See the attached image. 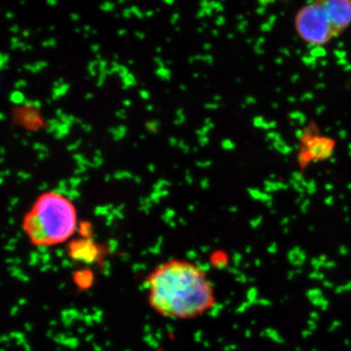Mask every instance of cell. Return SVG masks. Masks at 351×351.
Returning <instances> with one entry per match:
<instances>
[{
	"instance_id": "1",
	"label": "cell",
	"mask_w": 351,
	"mask_h": 351,
	"mask_svg": "<svg viewBox=\"0 0 351 351\" xmlns=\"http://www.w3.org/2000/svg\"><path fill=\"white\" fill-rule=\"evenodd\" d=\"M149 306L163 317L191 320L216 306L215 288L204 269L182 258L159 263L145 279Z\"/></svg>"
},
{
	"instance_id": "2",
	"label": "cell",
	"mask_w": 351,
	"mask_h": 351,
	"mask_svg": "<svg viewBox=\"0 0 351 351\" xmlns=\"http://www.w3.org/2000/svg\"><path fill=\"white\" fill-rule=\"evenodd\" d=\"M78 228L75 205L59 191H49L38 195L22 219L25 237L38 248L66 243Z\"/></svg>"
},
{
	"instance_id": "3",
	"label": "cell",
	"mask_w": 351,
	"mask_h": 351,
	"mask_svg": "<svg viewBox=\"0 0 351 351\" xmlns=\"http://www.w3.org/2000/svg\"><path fill=\"white\" fill-rule=\"evenodd\" d=\"M298 34L307 44L323 46L332 38V27L323 1L306 4L295 16Z\"/></svg>"
},
{
	"instance_id": "4",
	"label": "cell",
	"mask_w": 351,
	"mask_h": 351,
	"mask_svg": "<svg viewBox=\"0 0 351 351\" xmlns=\"http://www.w3.org/2000/svg\"><path fill=\"white\" fill-rule=\"evenodd\" d=\"M332 27V38L351 25L350 0H326L323 1Z\"/></svg>"
},
{
	"instance_id": "5",
	"label": "cell",
	"mask_w": 351,
	"mask_h": 351,
	"mask_svg": "<svg viewBox=\"0 0 351 351\" xmlns=\"http://www.w3.org/2000/svg\"><path fill=\"white\" fill-rule=\"evenodd\" d=\"M304 138V145H306V151L311 160L316 162V161L331 158L334 152V140L330 138L318 137V136Z\"/></svg>"
},
{
	"instance_id": "6",
	"label": "cell",
	"mask_w": 351,
	"mask_h": 351,
	"mask_svg": "<svg viewBox=\"0 0 351 351\" xmlns=\"http://www.w3.org/2000/svg\"><path fill=\"white\" fill-rule=\"evenodd\" d=\"M68 252L71 260L83 263L94 262L99 253L93 242L88 239L69 242Z\"/></svg>"
},
{
	"instance_id": "7",
	"label": "cell",
	"mask_w": 351,
	"mask_h": 351,
	"mask_svg": "<svg viewBox=\"0 0 351 351\" xmlns=\"http://www.w3.org/2000/svg\"><path fill=\"white\" fill-rule=\"evenodd\" d=\"M271 147L276 149L277 152H280L283 156H288V154H290L291 152H293V149H294L292 147L286 144L285 141H283L282 138L272 143Z\"/></svg>"
},
{
	"instance_id": "8",
	"label": "cell",
	"mask_w": 351,
	"mask_h": 351,
	"mask_svg": "<svg viewBox=\"0 0 351 351\" xmlns=\"http://www.w3.org/2000/svg\"><path fill=\"white\" fill-rule=\"evenodd\" d=\"M265 186L267 191H279V189H287L289 184H284L282 182H274L267 180L265 182Z\"/></svg>"
},
{
	"instance_id": "9",
	"label": "cell",
	"mask_w": 351,
	"mask_h": 351,
	"mask_svg": "<svg viewBox=\"0 0 351 351\" xmlns=\"http://www.w3.org/2000/svg\"><path fill=\"white\" fill-rule=\"evenodd\" d=\"M289 117L292 121L297 122L299 125H304L306 122V115L302 112H299V110H295V112H292L289 114Z\"/></svg>"
},
{
	"instance_id": "10",
	"label": "cell",
	"mask_w": 351,
	"mask_h": 351,
	"mask_svg": "<svg viewBox=\"0 0 351 351\" xmlns=\"http://www.w3.org/2000/svg\"><path fill=\"white\" fill-rule=\"evenodd\" d=\"M309 55L315 58V59H323L326 57L327 51L323 46H315L311 51H309Z\"/></svg>"
},
{
	"instance_id": "11",
	"label": "cell",
	"mask_w": 351,
	"mask_h": 351,
	"mask_svg": "<svg viewBox=\"0 0 351 351\" xmlns=\"http://www.w3.org/2000/svg\"><path fill=\"white\" fill-rule=\"evenodd\" d=\"M302 62L307 66H313V64H317V59L311 56V55H304L302 57Z\"/></svg>"
},
{
	"instance_id": "12",
	"label": "cell",
	"mask_w": 351,
	"mask_h": 351,
	"mask_svg": "<svg viewBox=\"0 0 351 351\" xmlns=\"http://www.w3.org/2000/svg\"><path fill=\"white\" fill-rule=\"evenodd\" d=\"M316 191V182L314 180H311L307 184L306 189V193H308L309 195H313Z\"/></svg>"
},
{
	"instance_id": "13",
	"label": "cell",
	"mask_w": 351,
	"mask_h": 351,
	"mask_svg": "<svg viewBox=\"0 0 351 351\" xmlns=\"http://www.w3.org/2000/svg\"><path fill=\"white\" fill-rule=\"evenodd\" d=\"M267 138L269 141H272V143H274L282 138H281L280 134L277 133V132H269V133H267Z\"/></svg>"
},
{
	"instance_id": "14",
	"label": "cell",
	"mask_w": 351,
	"mask_h": 351,
	"mask_svg": "<svg viewBox=\"0 0 351 351\" xmlns=\"http://www.w3.org/2000/svg\"><path fill=\"white\" fill-rule=\"evenodd\" d=\"M157 75L160 76L161 78H165V80H168L170 77V71L167 69H159L158 71H157Z\"/></svg>"
},
{
	"instance_id": "15",
	"label": "cell",
	"mask_w": 351,
	"mask_h": 351,
	"mask_svg": "<svg viewBox=\"0 0 351 351\" xmlns=\"http://www.w3.org/2000/svg\"><path fill=\"white\" fill-rule=\"evenodd\" d=\"M334 55L338 60L346 59L348 52H346V51L337 49L334 51Z\"/></svg>"
},
{
	"instance_id": "16",
	"label": "cell",
	"mask_w": 351,
	"mask_h": 351,
	"mask_svg": "<svg viewBox=\"0 0 351 351\" xmlns=\"http://www.w3.org/2000/svg\"><path fill=\"white\" fill-rule=\"evenodd\" d=\"M291 179L294 180V181L301 184V182L304 181V177L301 172H294L293 173L292 176H291Z\"/></svg>"
},
{
	"instance_id": "17",
	"label": "cell",
	"mask_w": 351,
	"mask_h": 351,
	"mask_svg": "<svg viewBox=\"0 0 351 351\" xmlns=\"http://www.w3.org/2000/svg\"><path fill=\"white\" fill-rule=\"evenodd\" d=\"M265 120L263 119L262 117H257L254 119V126L257 127V128H263V123H265Z\"/></svg>"
},
{
	"instance_id": "18",
	"label": "cell",
	"mask_w": 351,
	"mask_h": 351,
	"mask_svg": "<svg viewBox=\"0 0 351 351\" xmlns=\"http://www.w3.org/2000/svg\"><path fill=\"white\" fill-rule=\"evenodd\" d=\"M276 125L277 123L276 121H265V123H263V129H265V130H270V129L276 128Z\"/></svg>"
},
{
	"instance_id": "19",
	"label": "cell",
	"mask_w": 351,
	"mask_h": 351,
	"mask_svg": "<svg viewBox=\"0 0 351 351\" xmlns=\"http://www.w3.org/2000/svg\"><path fill=\"white\" fill-rule=\"evenodd\" d=\"M223 147L225 149H228V151H230V149H234L235 145L233 144L230 140H225L223 142Z\"/></svg>"
},
{
	"instance_id": "20",
	"label": "cell",
	"mask_w": 351,
	"mask_h": 351,
	"mask_svg": "<svg viewBox=\"0 0 351 351\" xmlns=\"http://www.w3.org/2000/svg\"><path fill=\"white\" fill-rule=\"evenodd\" d=\"M272 27H272L271 25H269V23L265 22V23H263V24L262 25H261V31H262L263 32H269L271 31Z\"/></svg>"
},
{
	"instance_id": "21",
	"label": "cell",
	"mask_w": 351,
	"mask_h": 351,
	"mask_svg": "<svg viewBox=\"0 0 351 351\" xmlns=\"http://www.w3.org/2000/svg\"><path fill=\"white\" fill-rule=\"evenodd\" d=\"M313 99H314V95L311 93V92H307V93H304L301 97L302 101H311L313 100Z\"/></svg>"
},
{
	"instance_id": "22",
	"label": "cell",
	"mask_w": 351,
	"mask_h": 351,
	"mask_svg": "<svg viewBox=\"0 0 351 351\" xmlns=\"http://www.w3.org/2000/svg\"><path fill=\"white\" fill-rule=\"evenodd\" d=\"M113 8H114V5H113L112 3H110V2H107V3L101 5V9L105 11H110L112 10Z\"/></svg>"
},
{
	"instance_id": "23",
	"label": "cell",
	"mask_w": 351,
	"mask_h": 351,
	"mask_svg": "<svg viewBox=\"0 0 351 351\" xmlns=\"http://www.w3.org/2000/svg\"><path fill=\"white\" fill-rule=\"evenodd\" d=\"M309 204H311V201H309L308 199L304 200V202H302L301 207L302 213H306L307 207L309 206Z\"/></svg>"
},
{
	"instance_id": "24",
	"label": "cell",
	"mask_w": 351,
	"mask_h": 351,
	"mask_svg": "<svg viewBox=\"0 0 351 351\" xmlns=\"http://www.w3.org/2000/svg\"><path fill=\"white\" fill-rule=\"evenodd\" d=\"M295 136L298 138H300V140H302L304 136V131H302V129H298V130L295 132Z\"/></svg>"
},
{
	"instance_id": "25",
	"label": "cell",
	"mask_w": 351,
	"mask_h": 351,
	"mask_svg": "<svg viewBox=\"0 0 351 351\" xmlns=\"http://www.w3.org/2000/svg\"><path fill=\"white\" fill-rule=\"evenodd\" d=\"M324 202L328 206H332L334 204V197L332 196H328V197L325 198Z\"/></svg>"
},
{
	"instance_id": "26",
	"label": "cell",
	"mask_w": 351,
	"mask_h": 351,
	"mask_svg": "<svg viewBox=\"0 0 351 351\" xmlns=\"http://www.w3.org/2000/svg\"><path fill=\"white\" fill-rule=\"evenodd\" d=\"M276 20H277V16L271 15V16H269V19H267V23H269V25H271L272 27H274V25L276 24Z\"/></svg>"
},
{
	"instance_id": "27",
	"label": "cell",
	"mask_w": 351,
	"mask_h": 351,
	"mask_svg": "<svg viewBox=\"0 0 351 351\" xmlns=\"http://www.w3.org/2000/svg\"><path fill=\"white\" fill-rule=\"evenodd\" d=\"M246 104L247 105H254V104H256L257 103V100H256L255 98H254V97H247L246 98Z\"/></svg>"
},
{
	"instance_id": "28",
	"label": "cell",
	"mask_w": 351,
	"mask_h": 351,
	"mask_svg": "<svg viewBox=\"0 0 351 351\" xmlns=\"http://www.w3.org/2000/svg\"><path fill=\"white\" fill-rule=\"evenodd\" d=\"M247 25H248V23L246 21H243V22L240 23L239 25V29L240 32H244L246 29Z\"/></svg>"
},
{
	"instance_id": "29",
	"label": "cell",
	"mask_w": 351,
	"mask_h": 351,
	"mask_svg": "<svg viewBox=\"0 0 351 351\" xmlns=\"http://www.w3.org/2000/svg\"><path fill=\"white\" fill-rule=\"evenodd\" d=\"M256 12H257L258 15H263V14H265V12H267V7L260 6L258 7Z\"/></svg>"
},
{
	"instance_id": "30",
	"label": "cell",
	"mask_w": 351,
	"mask_h": 351,
	"mask_svg": "<svg viewBox=\"0 0 351 351\" xmlns=\"http://www.w3.org/2000/svg\"><path fill=\"white\" fill-rule=\"evenodd\" d=\"M280 52H281V54L284 55V56H285V57L291 56L290 50L287 49V48H281Z\"/></svg>"
},
{
	"instance_id": "31",
	"label": "cell",
	"mask_w": 351,
	"mask_h": 351,
	"mask_svg": "<svg viewBox=\"0 0 351 351\" xmlns=\"http://www.w3.org/2000/svg\"><path fill=\"white\" fill-rule=\"evenodd\" d=\"M339 137L341 138V140H346V137H348V133H346V130H341L339 132Z\"/></svg>"
},
{
	"instance_id": "32",
	"label": "cell",
	"mask_w": 351,
	"mask_h": 351,
	"mask_svg": "<svg viewBox=\"0 0 351 351\" xmlns=\"http://www.w3.org/2000/svg\"><path fill=\"white\" fill-rule=\"evenodd\" d=\"M337 64H338L339 66H346V64H348V59L338 60V61H337Z\"/></svg>"
},
{
	"instance_id": "33",
	"label": "cell",
	"mask_w": 351,
	"mask_h": 351,
	"mask_svg": "<svg viewBox=\"0 0 351 351\" xmlns=\"http://www.w3.org/2000/svg\"><path fill=\"white\" fill-rule=\"evenodd\" d=\"M325 108H325L324 106H320V107H318L317 108H316V110H315L316 114L320 115L321 113H323V112H324Z\"/></svg>"
},
{
	"instance_id": "34",
	"label": "cell",
	"mask_w": 351,
	"mask_h": 351,
	"mask_svg": "<svg viewBox=\"0 0 351 351\" xmlns=\"http://www.w3.org/2000/svg\"><path fill=\"white\" fill-rule=\"evenodd\" d=\"M225 18L221 17V16H219L218 19H217L216 21L217 25H223V24H225Z\"/></svg>"
},
{
	"instance_id": "35",
	"label": "cell",
	"mask_w": 351,
	"mask_h": 351,
	"mask_svg": "<svg viewBox=\"0 0 351 351\" xmlns=\"http://www.w3.org/2000/svg\"><path fill=\"white\" fill-rule=\"evenodd\" d=\"M255 50L258 55H262L265 53V50H263L261 46H256Z\"/></svg>"
},
{
	"instance_id": "36",
	"label": "cell",
	"mask_w": 351,
	"mask_h": 351,
	"mask_svg": "<svg viewBox=\"0 0 351 351\" xmlns=\"http://www.w3.org/2000/svg\"><path fill=\"white\" fill-rule=\"evenodd\" d=\"M208 143V138L206 136H202V137L200 138V144L202 145H206Z\"/></svg>"
},
{
	"instance_id": "37",
	"label": "cell",
	"mask_w": 351,
	"mask_h": 351,
	"mask_svg": "<svg viewBox=\"0 0 351 351\" xmlns=\"http://www.w3.org/2000/svg\"><path fill=\"white\" fill-rule=\"evenodd\" d=\"M300 80V75H294L291 77V82L293 83H295L297 82H299Z\"/></svg>"
},
{
	"instance_id": "38",
	"label": "cell",
	"mask_w": 351,
	"mask_h": 351,
	"mask_svg": "<svg viewBox=\"0 0 351 351\" xmlns=\"http://www.w3.org/2000/svg\"><path fill=\"white\" fill-rule=\"evenodd\" d=\"M315 88L317 90L325 89V88H326V85H325L324 83H318V84H316Z\"/></svg>"
},
{
	"instance_id": "39",
	"label": "cell",
	"mask_w": 351,
	"mask_h": 351,
	"mask_svg": "<svg viewBox=\"0 0 351 351\" xmlns=\"http://www.w3.org/2000/svg\"><path fill=\"white\" fill-rule=\"evenodd\" d=\"M141 96L143 97L144 99H149V93H147V91H142L140 92Z\"/></svg>"
},
{
	"instance_id": "40",
	"label": "cell",
	"mask_w": 351,
	"mask_h": 351,
	"mask_svg": "<svg viewBox=\"0 0 351 351\" xmlns=\"http://www.w3.org/2000/svg\"><path fill=\"white\" fill-rule=\"evenodd\" d=\"M325 189L328 191H331L334 189V186L332 184H325Z\"/></svg>"
},
{
	"instance_id": "41",
	"label": "cell",
	"mask_w": 351,
	"mask_h": 351,
	"mask_svg": "<svg viewBox=\"0 0 351 351\" xmlns=\"http://www.w3.org/2000/svg\"><path fill=\"white\" fill-rule=\"evenodd\" d=\"M328 64H329V63H328L327 60H324V59L320 60V66H323V68H325V66H327Z\"/></svg>"
},
{
	"instance_id": "42",
	"label": "cell",
	"mask_w": 351,
	"mask_h": 351,
	"mask_svg": "<svg viewBox=\"0 0 351 351\" xmlns=\"http://www.w3.org/2000/svg\"><path fill=\"white\" fill-rule=\"evenodd\" d=\"M211 162L210 161H207V162H199L198 163V166H200V167H207V166H209Z\"/></svg>"
},
{
	"instance_id": "43",
	"label": "cell",
	"mask_w": 351,
	"mask_h": 351,
	"mask_svg": "<svg viewBox=\"0 0 351 351\" xmlns=\"http://www.w3.org/2000/svg\"><path fill=\"white\" fill-rule=\"evenodd\" d=\"M287 100L288 101H290L291 104H294L295 103V101H297V99H295V97L293 96L288 97Z\"/></svg>"
},
{
	"instance_id": "44",
	"label": "cell",
	"mask_w": 351,
	"mask_h": 351,
	"mask_svg": "<svg viewBox=\"0 0 351 351\" xmlns=\"http://www.w3.org/2000/svg\"><path fill=\"white\" fill-rule=\"evenodd\" d=\"M343 71H346V73H348V71H351V64L348 63L346 64V66H343Z\"/></svg>"
},
{
	"instance_id": "45",
	"label": "cell",
	"mask_w": 351,
	"mask_h": 351,
	"mask_svg": "<svg viewBox=\"0 0 351 351\" xmlns=\"http://www.w3.org/2000/svg\"><path fill=\"white\" fill-rule=\"evenodd\" d=\"M339 253H341V255H346V254L348 253V249H346V247H341Z\"/></svg>"
},
{
	"instance_id": "46",
	"label": "cell",
	"mask_w": 351,
	"mask_h": 351,
	"mask_svg": "<svg viewBox=\"0 0 351 351\" xmlns=\"http://www.w3.org/2000/svg\"><path fill=\"white\" fill-rule=\"evenodd\" d=\"M265 43V39L263 38H258L257 40L258 46L262 45V44Z\"/></svg>"
},
{
	"instance_id": "47",
	"label": "cell",
	"mask_w": 351,
	"mask_h": 351,
	"mask_svg": "<svg viewBox=\"0 0 351 351\" xmlns=\"http://www.w3.org/2000/svg\"><path fill=\"white\" fill-rule=\"evenodd\" d=\"M276 63L277 64H283V59H282V58H281V57L276 58Z\"/></svg>"
},
{
	"instance_id": "48",
	"label": "cell",
	"mask_w": 351,
	"mask_h": 351,
	"mask_svg": "<svg viewBox=\"0 0 351 351\" xmlns=\"http://www.w3.org/2000/svg\"><path fill=\"white\" fill-rule=\"evenodd\" d=\"M345 47V43H343V41H339L338 43V48L339 50L343 49V48Z\"/></svg>"
},
{
	"instance_id": "49",
	"label": "cell",
	"mask_w": 351,
	"mask_h": 351,
	"mask_svg": "<svg viewBox=\"0 0 351 351\" xmlns=\"http://www.w3.org/2000/svg\"><path fill=\"white\" fill-rule=\"evenodd\" d=\"M330 162H331V164H335L337 162V158L336 157H331V158H330Z\"/></svg>"
},
{
	"instance_id": "50",
	"label": "cell",
	"mask_w": 351,
	"mask_h": 351,
	"mask_svg": "<svg viewBox=\"0 0 351 351\" xmlns=\"http://www.w3.org/2000/svg\"><path fill=\"white\" fill-rule=\"evenodd\" d=\"M311 277H313V278H314V274H311ZM323 278V274H319V276H317V279H322Z\"/></svg>"
},
{
	"instance_id": "51",
	"label": "cell",
	"mask_w": 351,
	"mask_h": 351,
	"mask_svg": "<svg viewBox=\"0 0 351 351\" xmlns=\"http://www.w3.org/2000/svg\"><path fill=\"white\" fill-rule=\"evenodd\" d=\"M348 154H350V156L351 157V144H348Z\"/></svg>"
},
{
	"instance_id": "52",
	"label": "cell",
	"mask_w": 351,
	"mask_h": 351,
	"mask_svg": "<svg viewBox=\"0 0 351 351\" xmlns=\"http://www.w3.org/2000/svg\"><path fill=\"white\" fill-rule=\"evenodd\" d=\"M212 47V45H210V44H206V45H205V49L208 50V49H210V48Z\"/></svg>"
},
{
	"instance_id": "53",
	"label": "cell",
	"mask_w": 351,
	"mask_h": 351,
	"mask_svg": "<svg viewBox=\"0 0 351 351\" xmlns=\"http://www.w3.org/2000/svg\"><path fill=\"white\" fill-rule=\"evenodd\" d=\"M325 132H326V133H329V132H331V128H330V127H327V128L325 129Z\"/></svg>"
},
{
	"instance_id": "54",
	"label": "cell",
	"mask_w": 351,
	"mask_h": 351,
	"mask_svg": "<svg viewBox=\"0 0 351 351\" xmlns=\"http://www.w3.org/2000/svg\"><path fill=\"white\" fill-rule=\"evenodd\" d=\"M295 53H297V55H302V50L298 49Z\"/></svg>"
},
{
	"instance_id": "55",
	"label": "cell",
	"mask_w": 351,
	"mask_h": 351,
	"mask_svg": "<svg viewBox=\"0 0 351 351\" xmlns=\"http://www.w3.org/2000/svg\"><path fill=\"white\" fill-rule=\"evenodd\" d=\"M272 107H274V108H278V105H277V104L274 103V104H272Z\"/></svg>"
},
{
	"instance_id": "56",
	"label": "cell",
	"mask_w": 351,
	"mask_h": 351,
	"mask_svg": "<svg viewBox=\"0 0 351 351\" xmlns=\"http://www.w3.org/2000/svg\"><path fill=\"white\" fill-rule=\"evenodd\" d=\"M348 189H350V191H351V184H348Z\"/></svg>"
},
{
	"instance_id": "57",
	"label": "cell",
	"mask_w": 351,
	"mask_h": 351,
	"mask_svg": "<svg viewBox=\"0 0 351 351\" xmlns=\"http://www.w3.org/2000/svg\"><path fill=\"white\" fill-rule=\"evenodd\" d=\"M343 210H345V212H348V207H345V208H343Z\"/></svg>"
},
{
	"instance_id": "58",
	"label": "cell",
	"mask_w": 351,
	"mask_h": 351,
	"mask_svg": "<svg viewBox=\"0 0 351 351\" xmlns=\"http://www.w3.org/2000/svg\"><path fill=\"white\" fill-rule=\"evenodd\" d=\"M319 77H323V73H319Z\"/></svg>"
},
{
	"instance_id": "59",
	"label": "cell",
	"mask_w": 351,
	"mask_h": 351,
	"mask_svg": "<svg viewBox=\"0 0 351 351\" xmlns=\"http://www.w3.org/2000/svg\"><path fill=\"white\" fill-rule=\"evenodd\" d=\"M350 82H351V78H350Z\"/></svg>"
}]
</instances>
